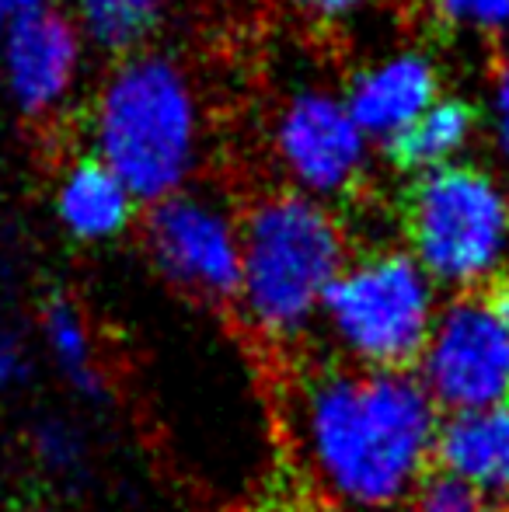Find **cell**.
Listing matches in <instances>:
<instances>
[{
    "instance_id": "cell-1",
    "label": "cell",
    "mask_w": 509,
    "mask_h": 512,
    "mask_svg": "<svg viewBox=\"0 0 509 512\" xmlns=\"http://www.w3.org/2000/svg\"><path fill=\"white\" fill-rule=\"evenodd\" d=\"M436 408L422 377L408 370L321 373L300 408L314 471L363 509L412 499L436 450Z\"/></svg>"
},
{
    "instance_id": "cell-2",
    "label": "cell",
    "mask_w": 509,
    "mask_h": 512,
    "mask_svg": "<svg viewBox=\"0 0 509 512\" xmlns=\"http://www.w3.org/2000/svg\"><path fill=\"white\" fill-rule=\"evenodd\" d=\"M95 154L140 206L178 196L199 161V98L175 56L140 49L112 60L84 115Z\"/></svg>"
},
{
    "instance_id": "cell-3",
    "label": "cell",
    "mask_w": 509,
    "mask_h": 512,
    "mask_svg": "<svg viewBox=\"0 0 509 512\" xmlns=\"http://www.w3.org/2000/svg\"><path fill=\"white\" fill-rule=\"evenodd\" d=\"M346 265V237L332 209L307 192H276L241 223L238 304L262 335L293 338L321 314Z\"/></svg>"
},
{
    "instance_id": "cell-4",
    "label": "cell",
    "mask_w": 509,
    "mask_h": 512,
    "mask_svg": "<svg viewBox=\"0 0 509 512\" xmlns=\"http://www.w3.org/2000/svg\"><path fill=\"white\" fill-rule=\"evenodd\" d=\"M405 230L415 262L433 283L492 286L509 255V196L489 171L447 164L415 175L405 196Z\"/></svg>"
},
{
    "instance_id": "cell-5",
    "label": "cell",
    "mask_w": 509,
    "mask_h": 512,
    "mask_svg": "<svg viewBox=\"0 0 509 512\" xmlns=\"http://www.w3.org/2000/svg\"><path fill=\"white\" fill-rule=\"evenodd\" d=\"M321 314L370 370H408L426 352L440 310L433 276L415 255L377 251L342 269Z\"/></svg>"
},
{
    "instance_id": "cell-6",
    "label": "cell",
    "mask_w": 509,
    "mask_h": 512,
    "mask_svg": "<svg viewBox=\"0 0 509 512\" xmlns=\"http://www.w3.org/2000/svg\"><path fill=\"white\" fill-rule=\"evenodd\" d=\"M81 28L63 4L11 14L0 35V95L28 126H49L77 105L88 77Z\"/></svg>"
},
{
    "instance_id": "cell-7",
    "label": "cell",
    "mask_w": 509,
    "mask_h": 512,
    "mask_svg": "<svg viewBox=\"0 0 509 512\" xmlns=\"http://www.w3.org/2000/svg\"><path fill=\"white\" fill-rule=\"evenodd\" d=\"M422 384L440 408L478 411L509 398V331L489 293H464L436 314Z\"/></svg>"
},
{
    "instance_id": "cell-8",
    "label": "cell",
    "mask_w": 509,
    "mask_h": 512,
    "mask_svg": "<svg viewBox=\"0 0 509 512\" xmlns=\"http://www.w3.org/2000/svg\"><path fill=\"white\" fill-rule=\"evenodd\" d=\"M143 244L168 283L210 304H238L241 227L217 203L178 192L147 206Z\"/></svg>"
},
{
    "instance_id": "cell-9",
    "label": "cell",
    "mask_w": 509,
    "mask_h": 512,
    "mask_svg": "<svg viewBox=\"0 0 509 512\" xmlns=\"http://www.w3.org/2000/svg\"><path fill=\"white\" fill-rule=\"evenodd\" d=\"M276 150L300 189L325 199L353 189L363 175L367 133L353 119L346 98L328 91H300L279 115Z\"/></svg>"
},
{
    "instance_id": "cell-10",
    "label": "cell",
    "mask_w": 509,
    "mask_h": 512,
    "mask_svg": "<svg viewBox=\"0 0 509 512\" xmlns=\"http://www.w3.org/2000/svg\"><path fill=\"white\" fill-rule=\"evenodd\" d=\"M49 206L60 230L77 244H109L133 227L136 196L95 154L67 157L49 189Z\"/></svg>"
},
{
    "instance_id": "cell-11",
    "label": "cell",
    "mask_w": 509,
    "mask_h": 512,
    "mask_svg": "<svg viewBox=\"0 0 509 512\" xmlns=\"http://www.w3.org/2000/svg\"><path fill=\"white\" fill-rule=\"evenodd\" d=\"M436 464L492 512H509V405L454 411L436 432Z\"/></svg>"
},
{
    "instance_id": "cell-12",
    "label": "cell",
    "mask_w": 509,
    "mask_h": 512,
    "mask_svg": "<svg viewBox=\"0 0 509 512\" xmlns=\"http://www.w3.org/2000/svg\"><path fill=\"white\" fill-rule=\"evenodd\" d=\"M436 81V67L422 53H398L356 74L346 105L363 133L391 140L440 98Z\"/></svg>"
},
{
    "instance_id": "cell-13",
    "label": "cell",
    "mask_w": 509,
    "mask_h": 512,
    "mask_svg": "<svg viewBox=\"0 0 509 512\" xmlns=\"http://www.w3.org/2000/svg\"><path fill=\"white\" fill-rule=\"evenodd\" d=\"M478 129V112L464 98H436L412 126L387 140V157L401 171L426 175L454 164V157L471 143Z\"/></svg>"
},
{
    "instance_id": "cell-14",
    "label": "cell",
    "mask_w": 509,
    "mask_h": 512,
    "mask_svg": "<svg viewBox=\"0 0 509 512\" xmlns=\"http://www.w3.org/2000/svg\"><path fill=\"white\" fill-rule=\"evenodd\" d=\"M39 342L49 363L60 370L74 391L84 398H98L105 391V370L98 359L95 328L84 307L67 293H53L39 310Z\"/></svg>"
},
{
    "instance_id": "cell-15",
    "label": "cell",
    "mask_w": 509,
    "mask_h": 512,
    "mask_svg": "<svg viewBox=\"0 0 509 512\" xmlns=\"http://www.w3.org/2000/svg\"><path fill=\"white\" fill-rule=\"evenodd\" d=\"M171 0H63V11L81 28L84 42L112 60L150 46L168 18Z\"/></svg>"
},
{
    "instance_id": "cell-16",
    "label": "cell",
    "mask_w": 509,
    "mask_h": 512,
    "mask_svg": "<svg viewBox=\"0 0 509 512\" xmlns=\"http://www.w3.org/2000/svg\"><path fill=\"white\" fill-rule=\"evenodd\" d=\"M32 453L42 471L63 478V474H74L81 467L84 436L67 418H46V422H39L32 429Z\"/></svg>"
},
{
    "instance_id": "cell-17",
    "label": "cell",
    "mask_w": 509,
    "mask_h": 512,
    "mask_svg": "<svg viewBox=\"0 0 509 512\" xmlns=\"http://www.w3.org/2000/svg\"><path fill=\"white\" fill-rule=\"evenodd\" d=\"M408 512H492L489 502H482L468 485L454 481L450 474L436 471L426 474L422 485L412 492V509Z\"/></svg>"
},
{
    "instance_id": "cell-18",
    "label": "cell",
    "mask_w": 509,
    "mask_h": 512,
    "mask_svg": "<svg viewBox=\"0 0 509 512\" xmlns=\"http://www.w3.org/2000/svg\"><path fill=\"white\" fill-rule=\"evenodd\" d=\"M450 25L478 28V32H503L509 28V0H436Z\"/></svg>"
},
{
    "instance_id": "cell-19",
    "label": "cell",
    "mask_w": 509,
    "mask_h": 512,
    "mask_svg": "<svg viewBox=\"0 0 509 512\" xmlns=\"http://www.w3.org/2000/svg\"><path fill=\"white\" fill-rule=\"evenodd\" d=\"M32 370V349H28L25 335L18 324L0 317V391H11Z\"/></svg>"
},
{
    "instance_id": "cell-20",
    "label": "cell",
    "mask_w": 509,
    "mask_h": 512,
    "mask_svg": "<svg viewBox=\"0 0 509 512\" xmlns=\"http://www.w3.org/2000/svg\"><path fill=\"white\" fill-rule=\"evenodd\" d=\"M492 112H496V133L509 157V67L496 77V91H492Z\"/></svg>"
},
{
    "instance_id": "cell-21",
    "label": "cell",
    "mask_w": 509,
    "mask_h": 512,
    "mask_svg": "<svg viewBox=\"0 0 509 512\" xmlns=\"http://www.w3.org/2000/svg\"><path fill=\"white\" fill-rule=\"evenodd\" d=\"M363 4H367V0H304V7L318 21H342L353 11H360Z\"/></svg>"
},
{
    "instance_id": "cell-22",
    "label": "cell",
    "mask_w": 509,
    "mask_h": 512,
    "mask_svg": "<svg viewBox=\"0 0 509 512\" xmlns=\"http://www.w3.org/2000/svg\"><path fill=\"white\" fill-rule=\"evenodd\" d=\"M489 297H492V304H496L499 317H503V324L509 331V272H503V276L489 286Z\"/></svg>"
},
{
    "instance_id": "cell-23",
    "label": "cell",
    "mask_w": 509,
    "mask_h": 512,
    "mask_svg": "<svg viewBox=\"0 0 509 512\" xmlns=\"http://www.w3.org/2000/svg\"><path fill=\"white\" fill-rule=\"evenodd\" d=\"M4 4L11 7V14H18V11H35V7H49L56 0H4Z\"/></svg>"
},
{
    "instance_id": "cell-24",
    "label": "cell",
    "mask_w": 509,
    "mask_h": 512,
    "mask_svg": "<svg viewBox=\"0 0 509 512\" xmlns=\"http://www.w3.org/2000/svg\"><path fill=\"white\" fill-rule=\"evenodd\" d=\"M7 21H11V7L0 0V35H4V28H7Z\"/></svg>"
}]
</instances>
